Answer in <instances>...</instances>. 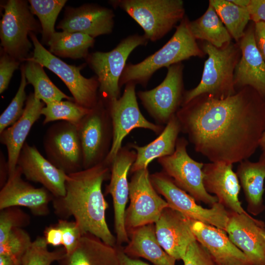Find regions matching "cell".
<instances>
[{"mask_svg":"<svg viewBox=\"0 0 265 265\" xmlns=\"http://www.w3.org/2000/svg\"><path fill=\"white\" fill-rule=\"evenodd\" d=\"M43 145L47 159L66 174L83 169V153L77 126L58 121L47 129Z\"/></svg>","mask_w":265,"mask_h":265,"instance_id":"15","label":"cell"},{"mask_svg":"<svg viewBox=\"0 0 265 265\" xmlns=\"http://www.w3.org/2000/svg\"><path fill=\"white\" fill-rule=\"evenodd\" d=\"M91 109L80 106L74 101L54 102L45 105L41 111L43 125L55 121H67L77 125Z\"/></svg>","mask_w":265,"mask_h":265,"instance_id":"35","label":"cell"},{"mask_svg":"<svg viewBox=\"0 0 265 265\" xmlns=\"http://www.w3.org/2000/svg\"><path fill=\"white\" fill-rule=\"evenodd\" d=\"M246 8L250 20L254 23L265 22V0H249Z\"/></svg>","mask_w":265,"mask_h":265,"instance_id":"43","label":"cell"},{"mask_svg":"<svg viewBox=\"0 0 265 265\" xmlns=\"http://www.w3.org/2000/svg\"><path fill=\"white\" fill-rule=\"evenodd\" d=\"M189 21L185 16L171 38L155 53L138 63H127L120 79V88L130 82L145 87L158 70L168 68L191 57H204L206 54L189 29Z\"/></svg>","mask_w":265,"mask_h":265,"instance_id":"3","label":"cell"},{"mask_svg":"<svg viewBox=\"0 0 265 265\" xmlns=\"http://www.w3.org/2000/svg\"><path fill=\"white\" fill-rule=\"evenodd\" d=\"M188 26L196 40H204L220 48L232 42V38L213 7H208L200 17L189 21Z\"/></svg>","mask_w":265,"mask_h":265,"instance_id":"30","label":"cell"},{"mask_svg":"<svg viewBox=\"0 0 265 265\" xmlns=\"http://www.w3.org/2000/svg\"><path fill=\"white\" fill-rule=\"evenodd\" d=\"M129 199L125 217L128 233L138 227L155 224L163 210L169 207L153 186L148 168L132 173L129 182Z\"/></svg>","mask_w":265,"mask_h":265,"instance_id":"13","label":"cell"},{"mask_svg":"<svg viewBox=\"0 0 265 265\" xmlns=\"http://www.w3.org/2000/svg\"><path fill=\"white\" fill-rule=\"evenodd\" d=\"M201 48L208 55L201 80L195 88L185 91L181 106L201 94H208L216 98L223 99L237 92L234 77L241 56L238 43L232 41L218 48L204 42Z\"/></svg>","mask_w":265,"mask_h":265,"instance_id":"4","label":"cell"},{"mask_svg":"<svg viewBox=\"0 0 265 265\" xmlns=\"http://www.w3.org/2000/svg\"><path fill=\"white\" fill-rule=\"evenodd\" d=\"M187 144L185 138H178L174 152L158 159V161L163 172L178 187L193 197L197 202L212 206L218 202V199L206 190L203 181L204 163L195 161L189 156L186 151Z\"/></svg>","mask_w":265,"mask_h":265,"instance_id":"12","label":"cell"},{"mask_svg":"<svg viewBox=\"0 0 265 265\" xmlns=\"http://www.w3.org/2000/svg\"><path fill=\"white\" fill-rule=\"evenodd\" d=\"M114 17L112 9L97 4L67 7L57 28L63 31L82 33L94 38L112 32Z\"/></svg>","mask_w":265,"mask_h":265,"instance_id":"19","label":"cell"},{"mask_svg":"<svg viewBox=\"0 0 265 265\" xmlns=\"http://www.w3.org/2000/svg\"><path fill=\"white\" fill-rule=\"evenodd\" d=\"M20 168L8 176L0 191V210L9 207H24L35 216H46L50 213L49 203L53 194L46 188H37L24 181Z\"/></svg>","mask_w":265,"mask_h":265,"instance_id":"18","label":"cell"},{"mask_svg":"<svg viewBox=\"0 0 265 265\" xmlns=\"http://www.w3.org/2000/svg\"><path fill=\"white\" fill-rule=\"evenodd\" d=\"M184 68L182 62L170 66L159 85L151 90L137 92L142 106L160 125L167 124L181 107L185 92Z\"/></svg>","mask_w":265,"mask_h":265,"instance_id":"14","label":"cell"},{"mask_svg":"<svg viewBox=\"0 0 265 265\" xmlns=\"http://www.w3.org/2000/svg\"><path fill=\"white\" fill-rule=\"evenodd\" d=\"M30 223L29 215L19 207H9L0 210V243L14 228H23Z\"/></svg>","mask_w":265,"mask_h":265,"instance_id":"39","label":"cell"},{"mask_svg":"<svg viewBox=\"0 0 265 265\" xmlns=\"http://www.w3.org/2000/svg\"><path fill=\"white\" fill-rule=\"evenodd\" d=\"M24 71L27 83L34 88V95L46 105L63 100L74 101L61 91L51 80L45 72L43 66L31 60H26Z\"/></svg>","mask_w":265,"mask_h":265,"instance_id":"32","label":"cell"},{"mask_svg":"<svg viewBox=\"0 0 265 265\" xmlns=\"http://www.w3.org/2000/svg\"><path fill=\"white\" fill-rule=\"evenodd\" d=\"M34 46L31 60L55 74L70 90L76 103L84 107L92 109L99 100V83L96 76L86 78L80 70L83 65L76 66L68 64L46 49L33 32L29 36Z\"/></svg>","mask_w":265,"mask_h":265,"instance_id":"8","label":"cell"},{"mask_svg":"<svg viewBox=\"0 0 265 265\" xmlns=\"http://www.w3.org/2000/svg\"><path fill=\"white\" fill-rule=\"evenodd\" d=\"M76 126L82 150L83 169L104 161L113 138L112 122L106 103L99 97L96 106Z\"/></svg>","mask_w":265,"mask_h":265,"instance_id":"9","label":"cell"},{"mask_svg":"<svg viewBox=\"0 0 265 265\" xmlns=\"http://www.w3.org/2000/svg\"><path fill=\"white\" fill-rule=\"evenodd\" d=\"M191 229L196 240L208 251L217 265H252L223 230L193 220Z\"/></svg>","mask_w":265,"mask_h":265,"instance_id":"24","label":"cell"},{"mask_svg":"<svg viewBox=\"0 0 265 265\" xmlns=\"http://www.w3.org/2000/svg\"><path fill=\"white\" fill-rule=\"evenodd\" d=\"M230 1L238 6L246 8L249 0H231Z\"/></svg>","mask_w":265,"mask_h":265,"instance_id":"49","label":"cell"},{"mask_svg":"<svg viewBox=\"0 0 265 265\" xmlns=\"http://www.w3.org/2000/svg\"><path fill=\"white\" fill-rule=\"evenodd\" d=\"M176 115L196 152L211 162L248 159L265 130V97L250 86L223 99L203 94L182 106Z\"/></svg>","mask_w":265,"mask_h":265,"instance_id":"1","label":"cell"},{"mask_svg":"<svg viewBox=\"0 0 265 265\" xmlns=\"http://www.w3.org/2000/svg\"><path fill=\"white\" fill-rule=\"evenodd\" d=\"M136 151L130 147H122L110 165V177L106 192L112 198L116 246L129 241L125 226L126 205L129 198L128 175L135 160Z\"/></svg>","mask_w":265,"mask_h":265,"instance_id":"16","label":"cell"},{"mask_svg":"<svg viewBox=\"0 0 265 265\" xmlns=\"http://www.w3.org/2000/svg\"><path fill=\"white\" fill-rule=\"evenodd\" d=\"M65 0H30V8L33 15L39 19L41 25L42 41L48 42L55 32L54 25L60 11L64 6Z\"/></svg>","mask_w":265,"mask_h":265,"instance_id":"34","label":"cell"},{"mask_svg":"<svg viewBox=\"0 0 265 265\" xmlns=\"http://www.w3.org/2000/svg\"><path fill=\"white\" fill-rule=\"evenodd\" d=\"M94 38L80 32H55L47 43L49 52L55 56L72 59L86 58Z\"/></svg>","mask_w":265,"mask_h":265,"instance_id":"31","label":"cell"},{"mask_svg":"<svg viewBox=\"0 0 265 265\" xmlns=\"http://www.w3.org/2000/svg\"><path fill=\"white\" fill-rule=\"evenodd\" d=\"M148 40L137 33L123 38L112 50L89 53L86 60L96 74L99 83V96L106 102L120 96L119 81L131 53L137 47L146 46Z\"/></svg>","mask_w":265,"mask_h":265,"instance_id":"6","label":"cell"},{"mask_svg":"<svg viewBox=\"0 0 265 265\" xmlns=\"http://www.w3.org/2000/svg\"><path fill=\"white\" fill-rule=\"evenodd\" d=\"M1 7L4 11L0 23L2 50L20 62L26 61L32 47L28 36L31 32H41V25L26 0H8Z\"/></svg>","mask_w":265,"mask_h":265,"instance_id":"7","label":"cell"},{"mask_svg":"<svg viewBox=\"0 0 265 265\" xmlns=\"http://www.w3.org/2000/svg\"><path fill=\"white\" fill-rule=\"evenodd\" d=\"M203 185L209 193L215 194L218 202L228 211L247 213L238 199L240 185L233 164L221 162L205 163L203 169Z\"/></svg>","mask_w":265,"mask_h":265,"instance_id":"23","label":"cell"},{"mask_svg":"<svg viewBox=\"0 0 265 265\" xmlns=\"http://www.w3.org/2000/svg\"><path fill=\"white\" fill-rule=\"evenodd\" d=\"M43 237H38L23 256L21 265H51L66 254L63 247L50 251Z\"/></svg>","mask_w":265,"mask_h":265,"instance_id":"36","label":"cell"},{"mask_svg":"<svg viewBox=\"0 0 265 265\" xmlns=\"http://www.w3.org/2000/svg\"><path fill=\"white\" fill-rule=\"evenodd\" d=\"M116 247L118 250L119 265H150L139 259L128 256L120 246Z\"/></svg>","mask_w":265,"mask_h":265,"instance_id":"46","label":"cell"},{"mask_svg":"<svg viewBox=\"0 0 265 265\" xmlns=\"http://www.w3.org/2000/svg\"><path fill=\"white\" fill-rule=\"evenodd\" d=\"M0 155V186L1 188L7 182L9 176V168L7 161L3 155Z\"/></svg>","mask_w":265,"mask_h":265,"instance_id":"47","label":"cell"},{"mask_svg":"<svg viewBox=\"0 0 265 265\" xmlns=\"http://www.w3.org/2000/svg\"><path fill=\"white\" fill-rule=\"evenodd\" d=\"M150 179L156 190L164 197L170 208L191 220L212 225L226 232L229 211L218 202L210 208H203L163 172L150 175Z\"/></svg>","mask_w":265,"mask_h":265,"instance_id":"11","label":"cell"},{"mask_svg":"<svg viewBox=\"0 0 265 265\" xmlns=\"http://www.w3.org/2000/svg\"><path fill=\"white\" fill-rule=\"evenodd\" d=\"M1 52L0 58V93L8 87L14 72L18 69L20 61L4 52Z\"/></svg>","mask_w":265,"mask_h":265,"instance_id":"42","label":"cell"},{"mask_svg":"<svg viewBox=\"0 0 265 265\" xmlns=\"http://www.w3.org/2000/svg\"><path fill=\"white\" fill-rule=\"evenodd\" d=\"M236 174L243 190L247 211L254 215L261 213L265 209V154L262 153L256 162L246 159L239 162Z\"/></svg>","mask_w":265,"mask_h":265,"instance_id":"28","label":"cell"},{"mask_svg":"<svg viewBox=\"0 0 265 265\" xmlns=\"http://www.w3.org/2000/svg\"><path fill=\"white\" fill-rule=\"evenodd\" d=\"M58 265H119L117 247L89 233L83 234L76 248Z\"/></svg>","mask_w":265,"mask_h":265,"instance_id":"26","label":"cell"},{"mask_svg":"<svg viewBox=\"0 0 265 265\" xmlns=\"http://www.w3.org/2000/svg\"><path fill=\"white\" fill-rule=\"evenodd\" d=\"M17 166L27 180L41 184L53 197L65 195L67 174L45 158L34 145L25 142Z\"/></svg>","mask_w":265,"mask_h":265,"instance_id":"20","label":"cell"},{"mask_svg":"<svg viewBox=\"0 0 265 265\" xmlns=\"http://www.w3.org/2000/svg\"><path fill=\"white\" fill-rule=\"evenodd\" d=\"M155 229L161 247L176 260H182L189 245L196 240L191 220L170 207L163 210Z\"/></svg>","mask_w":265,"mask_h":265,"instance_id":"21","label":"cell"},{"mask_svg":"<svg viewBox=\"0 0 265 265\" xmlns=\"http://www.w3.org/2000/svg\"><path fill=\"white\" fill-rule=\"evenodd\" d=\"M254 29L256 46L265 61V22L254 23Z\"/></svg>","mask_w":265,"mask_h":265,"instance_id":"45","label":"cell"},{"mask_svg":"<svg viewBox=\"0 0 265 265\" xmlns=\"http://www.w3.org/2000/svg\"><path fill=\"white\" fill-rule=\"evenodd\" d=\"M182 132L180 123L176 115L166 124L159 135L144 146L131 144L130 147L136 153L135 161L130 172L133 173L148 168L149 164L156 159L172 155L175 150L178 135Z\"/></svg>","mask_w":265,"mask_h":265,"instance_id":"29","label":"cell"},{"mask_svg":"<svg viewBox=\"0 0 265 265\" xmlns=\"http://www.w3.org/2000/svg\"><path fill=\"white\" fill-rule=\"evenodd\" d=\"M21 81L18 91L8 106L0 116V133L12 125L23 115L24 103L26 101V87L27 83L23 64L21 68Z\"/></svg>","mask_w":265,"mask_h":265,"instance_id":"38","label":"cell"},{"mask_svg":"<svg viewBox=\"0 0 265 265\" xmlns=\"http://www.w3.org/2000/svg\"><path fill=\"white\" fill-rule=\"evenodd\" d=\"M182 260L184 265H217L208 251L197 240L189 245Z\"/></svg>","mask_w":265,"mask_h":265,"instance_id":"41","label":"cell"},{"mask_svg":"<svg viewBox=\"0 0 265 265\" xmlns=\"http://www.w3.org/2000/svg\"><path fill=\"white\" fill-rule=\"evenodd\" d=\"M226 232L252 265H265V226L247 213L229 212Z\"/></svg>","mask_w":265,"mask_h":265,"instance_id":"17","label":"cell"},{"mask_svg":"<svg viewBox=\"0 0 265 265\" xmlns=\"http://www.w3.org/2000/svg\"><path fill=\"white\" fill-rule=\"evenodd\" d=\"M44 238L48 245L59 247L62 245V233L56 224L51 225L45 228Z\"/></svg>","mask_w":265,"mask_h":265,"instance_id":"44","label":"cell"},{"mask_svg":"<svg viewBox=\"0 0 265 265\" xmlns=\"http://www.w3.org/2000/svg\"><path fill=\"white\" fill-rule=\"evenodd\" d=\"M56 224L62 231L63 247L66 254H69L76 248L83 234L75 221L59 219Z\"/></svg>","mask_w":265,"mask_h":265,"instance_id":"40","label":"cell"},{"mask_svg":"<svg viewBox=\"0 0 265 265\" xmlns=\"http://www.w3.org/2000/svg\"><path fill=\"white\" fill-rule=\"evenodd\" d=\"M238 44L241 56L234 72L236 90L250 86L265 97V61L256 45L254 26L245 29Z\"/></svg>","mask_w":265,"mask_h":265,"instance_id":"22","label":"cell"},{"mask_svg":"<svg viewBox=\"0 0 265 265\" xmlns=\"http://www.w3.org/2000/svg\"><path fill=\"white\" fill-rule=\"evenodd\" d=\"M32 243L29 235L25 230L14 228L0 243V255L8 256L16 265H21L22 258Z\"/></svg>","mask_w":265,"mask_h":265,"instance_id":"37","label":"cell"},{"mask_svg":"<svg viewBox=\"0 0 265 265\" xmlns=\"http://www.w3.org/2000/svg\"><path fill=\"white\" fill-rule=\"evenodd\" d=\"M108 2L133 19L142 28L143 35L152 42L163 38L185 17L182 0H112Z\"/></svg>","mask_w":265,"mask_h":265,"instance_id":"5","label":"cell"},{"mask_svg":"<svg viewBox=\"0 0 265 265\" xmlns=\"http://www.w3.org/2000/svg\"><path fill=\"white\" fill-rule=\"evenodd\" d=\"M110 165L103 161L89 168L68 174L65 194L52 201L55 214L60 219L74 217L82 234L89 233L112 246L116 238L107 225L108 208L102 192L103 182L110 179Z\"/></svg>","mask_w":265,"mask_h":265,"instance_id":"2","label":"cell"},{"mask_svg":"<svg viewBox=\"0 0 265 265\" xmlns=\"http://www.w3.org/2000/svg\"><path fill=\"white\" fill-rule=\"evenodd\" d=\"M136 85L128 83L119 98L106 103L111 118L113 138L110 152L104 161L110 165L121 148L125 137L133 129L150 130L156 134L160 133L164 128L162 125L148 121L141 113L137 101Z\"/></svg>","mask_w":265,"mask_h":265,"instance_id":"10","label":"cell"},{"mask_svg":"<svg viewBox=\"0 0 265 265\" xmlns=\"http://www.w3.org/2000/svg\"><path fill=\"white\" fill-rule=\"evenodd\" d=\"M209 3L213 7L232 38L238 43L250 20L247 8L238 6L228 0H210Z\"/></svg>","mask_w":265,"mask_h":265,"instance_id":"33","label":"cell"},{"mask_svg":"<svg viewBox=\"0 0 265 265\" xmlns=\"http://www.w3.org/2000/svg\"><path fill=\"white\" fill-rule=\"evenodd\" d=\"M0 265H16L13 260L9 256L0 255Z\"/></svg>","mask_w":265,"mask_h":265,"instance_id":"48","label":"cell"},{"mask_svg":"<svg viewBox=\"0 0 265 265\" xmlns=\"http://www.w3.org/2000/svg\"><path fill=\"white\" fill-rule=\"evenodd\" d=\"M45 105L35 97L33 93H30L27 97L22 116L0 133V142L5 146L7 151L9 176L14 172L26 138L33 124L40 118Z\"/></svg>","mask_w":265,"mask_h":265,"instance_id":"25","label":"cell"},{"mask_svg":"<svg viewBox=\"0 0 265 265\" xmlns=\"http://www.w3.org/2000/svg\"><path fill=\"white\" fill-rule=\"evenodd\" d=\"M129 241L122 248L128 256L145 259L154 265H176V261L159 244L154 224L138 227L129 233Z\"/></svg>","mask_w":265,"mask_h":265,"instance_id":"27","label":"cell"},{"mask_svg":"<svg viewBox=\"0 0 265 265\" xmlns=\"http://www.w3.org/2000/svg\"><path fill=\"white\" fill-rule=\"evenodd\" d=\"M259 147L263 151V153L265 154V130L264 131L259 142Z\"/></svg>","mask_w":265,"mask_h":265,"instance_id":"50","label":"cell"}]
</instances>
